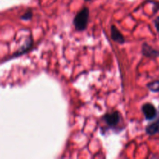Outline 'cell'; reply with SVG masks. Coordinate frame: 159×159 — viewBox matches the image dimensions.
Returning <instances> with one entry per match:
<instances>
[{
  "instance_id": "obj_6",
  "label": "cell",
  "mask_w": 159,
  "mask_h": 159,
  "mask_svg": "<svg viewBox=\"0 0 159 159\" xmlns=\"http://www.w3.org/2000/svg\"><path fill=\"white\" fill-rule=\"evenodd\" d=\"M110 33H111V38L113 41L118 43L119 44H124L125 43V38L123 36L122 33L117 29V27L115 25L111 26Z\"/></svg>"
},
{
  "instance_id": "obj_2",
  "label": "cell",
  "mask_w": 159,
  "mask_h": 159,
  "mask_svg": "<svg viewBox=\"0 0 159 159\" xmlns=\"http://www.w3.org/2000/svg\"><path fill=\"white\" fill-rule=\"evenodd\" d=\"M102 119L110 127H116L121 120V115L119 111L106 113L102 116Z\"/></svg>"
},
{
  "instance_id": "obj_11",
  "label": "cell",
  "mask_w": 159,
  "mask_h": 159,
  "mask_svg": "<svg viewBox=\"0 0 159 159\" xmlns=\"http://www.w3.org/2000/svg\"><path fill=\"white\" fill-rule=\"evenodd\" d=\"M85 1H91V0H85Z\"/></svg>"
},
{
  "instance_id": "obj_1",
  "label": "cell",
  "mask_w": 159,
  "mask_h": 159,
  "mask_svg": "<svg viewBox=\"0 0 159 159\" xmlns=\"http://www.w3.org/2000/svg\"><path fill=\"white\" fill-rule=\"evenodd\" d=\"M89 19V9L87 7H83L73 19V25L78 31H83L88 26Z\"/></svg>"
},
{
  "instance_id": "obj_7",
  "label": "cell",
  "mask_w": 159,
  "mask_h": 159,
  "mask_svg": "<svg viewBox=\"0 0 159 159\" xmlns=\"http://www.w3.org/2000/svg\"><path fill=\"white\" fill-rule=\"evenodd\" d=\"M145 132L150 136L159 134V114L156 120L148 124L145 127Z\"/></svg>"
},
{
  "instance_id": "obj_3",
  "label": "cell",
  "mask_w": 159,
  "mask_h": 159,
  "mask_svg": "<svg viewBox=\"0 0 159 159\" xmlns=\"http://www.w3.org/2000/svg\"><path fill=\"white\" fill-rule=\"evenodd\" d=\"M33 45H34V40H33V37L31 35H30L29 37L26 38V41L25 43L17 50L16 52L13 53L12 56L9 57L8 60H11V59H13V58H16V57H20V56L23 55V54H26L32 48Z\"/></svg>"
},
{
  "instance_id": "obj_4",
  "label": "cell",
  "mask_w": 159,
  "mask_h": 159,
  "mask_svg": "<svg viewBox=\"0 0 159 159\" xmlns=\"http://www.w3.org/2000/svg\"><path fill=\"white\" fill-rule=\"evenodd\" d=\"M143 113L144 115V117L147 120L151 121L155 120L157 117L158 115V111H157L156 108L155 106L150 102H146L141 107Z\"/></svg>"
},
{
  "instance_id": "obj_10",
  "label": "cell",
  "mask_w": 159,
  "mask_h": 159,
  "mask_svg": "<svg viewBox=\"0 0 159 159\" xmlns=\"http://www.w3.org/2000/svg\"><path fill=\"white\" fill-rule=\"evenodd\" d=\"M155 26L156 28L157 31L159 33V16L155 20Z\"/></svg>"
},
{
  "instance_id": "obj_5",
  "label": "cell",
  "mask_w": 159,
  "mask_h": 159,
  "mask_svg": "<svg viewBox=\"0 0 159 159\" xmlns=\"http://www.w3.org/2000/svg\"><path fill=\"white\" fill-rule=\"evenodd\" d=\"M141 53L144 57L150 59H155L159 57V51L155 49L147 43H144L141 48Z\"/></svg>"
},
{
  "instance_id": "obj_8",
  "label": "cell",
  "mask_w": 159,
  "mask_h": 159,
  "mask_svg": "<svg viewBox=\"0 0 159 159\" xmlns=\"http://www.w3.org/2000/svg\"><path fill=\"white\" fill-rule=\"evenodd\" d=\"M147 87L150 91L153 92V93H159V80L150 82L148 84Z\"/></svg>"
},
{
  "instance_id": "obj_9",
  "label": "cell",
  "mask_w": 159,
  "mask_h": 159,
  "mask_svg": "<svg viewBox=\"0 0 159 159\" xmlns=\"http://www.w3.org/2000/svg\"><path fill=\"white\" fill-rule=\"evenodd\" d=\"M32 17H33V12L30 10H28L20 16V20H23V21H30V20L32 19Z\"/></svg>"
}]
</instances>
